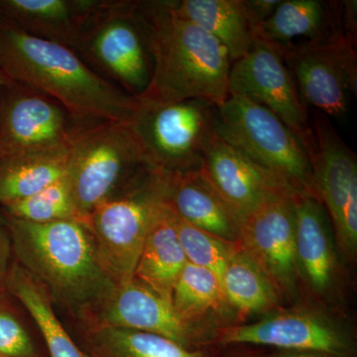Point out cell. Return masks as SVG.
Returning <instances> with one entry per match:
<instances>
[{"label":"cell","mask_w":357,"mask_h":357,"mask_svg":"<svg viewBox=\"0 0 357 357\" xmlns=\"http://www.w3.org/2000/svg\"><path fill=\"white\" fill-rule=\"evenodd\" d=\"M342 30L345 39L356 47L357 38V1L345 0L342 1Z\"/></svg>","instance_id":"d6a6232c"},{"label":"cell","mask_w":357,"mask_h":357,"mask_svg":"<svg viewBox=\"0 0 357 357\" xmlns=\"http://www.w3.org/2000/svg\"><path fill=\"white\" fill-rule=\"evenodd\" d=\"M215 135L296 191L317 196L311 159L304 143L273 112L246 96L229 93L215 107Z\"/></svg>","instance_id":"8992f818"},{"label":"cell","mask_w":357,"mask_h":357,"mask_svg":"<svg viewBox=\"0 0 357 357\" xmlns=\"http://www.w3.org/2000/svg\"><path fill=\"white\" fill-rule=\"evenodd\" d=\"M72 50L126 95L140 98L149 86L152 57L138 0H100Z\"/></svg>","instance_id":"5b68a950"},{"label":"cell","mask_w":357,"mask_h":357,"mask_svg":"<svg viewBox=\"0 0 357 357\" xmlns=\"http://www.w3.org/2000/svg\"><path fill=\"white\" fill-rule=\"evenodd\" d=\"M91 123L41 91L11 81L0 91V159L70 146Z\"/></svg>","instance_id":"9c48e42d"},{"label":"cell","mask_w":357,"mask_h":357,"mask_svg":"<svg viewBox=\"0 0 357 357\" xmlns=\"http://www.w3.org/2000/svg\"><path fill=\"white\" fill-rule=\"evenodd\" d=\"M0 210L2 215L29 222H81L67 176L29 198L0 206Z\"/></svg>","instance_id":"83f0119b"},{"label":"cell","mask_w":357,"mask_h":357,"mask_svg":"<svg viewBox=\"0 0 357 357\" xmlns=\"http://www.w3.org/2000/svg\"><path fill=\"white\" fill-rule=\"evenodd\" d=\"M294 197L273 199L245 218L241 223L239 238V244L265 272L281 298L289 300L297 299L299 281Z\"/></svg>","instance_id":"9a60e30c"},{"label":"cell","mask_w":357,"mask_h":357,"mask_svg":"<svg viewBox=\"0 0 357 357\" xmlns=\"http://www.w3.org/2000/svg\"><path fill=\"white\" fill-rule=\"evenodd\" d=\"M144 20L152 76L138 100L143 103H173L188 100L222 105L229 96L231 59L213 35L173 15L161 0L139 1Z\"/></svg>","instance_id":"7a4b0ae2"},{"label":"cell","mask_w":357,"mask_h":357,"mask_svg":"<svg viewBox=\"0 0 357 357\" xmlns=\"http://www.w3.org/2000/svg\"><path fill=\"white\" fill-rule=\"evenodd\" d=\"M202 170L239 223L273 199L299 194L287 181L230 146L215 133L206 145Z\"/></svg>","instance_id":"4fadbf2b"},{"label":"cell","mask_w":357,"mask_h":357,"mask_svg":"<svg viewBox=\"0 0 357 357\" xmlns=\"http://www.w3.org/2000/svg\"><path fill=\"white\" fill-rule=\"evenodd\" d=\"M141 103L131 126L148 165L169 175L201 170L206 145L215 133V105L198 100Z\"/></svg>","instance_id":"ba28073f"},{"label":"cell","mask_w":357,"mask_h":357,"mask_svg":"<svg viewBox=\"0 0 357 357\" xmlns=\"http://www.w3.org/2000/svg\"><path fill=\"white\" fill-rule=\"evenodd\" d=\"M11 81H13V79L7 76L6 72H4V70L1 69V67H0V91H2V89H3L6 84L10 83Z\"/></svg>","instance_id":"e575fe53"},{"label":"cell","mask_w":357,"mask_h":357,"mask_svg":"<svg viewBox=\"0 0 357 357\" xmlns=\"http://www.w3.org/2000/svg\"><path fill=\"white\" fill-rule=\"evenodd\" d=\"M168 175V204L178 218L206 234L239 243L241 223L204 171Z\"/></svg>","instance_id":"ffe728a7"},{"label":"cell","mask_w":357,"mask_h":357,"mask_svg":"<svg viewBox=\"0 0 357 357\" xmlns=\"http://www.w3.org/2000/svg\"><path fill=\"white\" fill-rule=\"evenodd\" d=\"M280 2L281 0H243L244 13L251 29L266 21Z\"/></svg>","instance_id":"4dcf8cb0"},{"label":"cell","mask_w":357,"mask_h":357,"mask_svg":"<svg viewBox=\"0 0 357 357\" xmlns=\"http://www.w3.org/2000/svg\"><path fill=\"white\" fill-rule=\"evenodd\" d=\"M169 13L213 35L229 51L231 62L244 57L255 44L243 0H161Z\"/></svg>","instance_id":"7402d4cb"},{"label":"cell","mask_w":357,"mask_h":357,"mask_svg":"<svg viewBox=\"0 0 357 357\" xmlns=\"http://www.w3.org/2000/svg\"><path fill=\"white\" fill-rule=\"evenodd\" d=\"M88 328L109 326L160 335L185 349H199L204 342L196 326L178 318L172 305L133 278L115 285L84 321Z\"/></svg>","instance_id":"5bb4252c"},{"label":"cell","mask_w":357,"mask_h":357,"mask_svg":"<svg viewBox=\"0 0 357 357\" xmlns=\"http://www.w3.org/2000/svg\"><path fill=\"white\" fill-rule=\"evenodd\" d=\"M70 146L0 159V206L29 198L65 178Z\"/></svg>","instance_id":"603a6c76"},{"label":"cell","mask_w":357,"mask_h":357,"mask_svg":"<svg viewBox=\"0 0 357 357\" xmlns=\"http://www.w3.org/2000/svg\"><path fill=\"white\" fill-rule=\"evenodd\" d=\"M342 1L281 0L264 22L252 28L255 39L281 52L301 45L323 43L344 36Z\"/></svg>","instance_id":"e0dca14e"},{"label":"cell","mask_w":357,"mask_h":357,"mask_svg":"<svg viewBox=\"0 0 357 357\" xmlns=\"http://www.w3.org/2000/svg\"><path fill=\"white\" fill-rule=\"evenodd\" d=\"M2 218L15 261L46 288L53 302L82 321L116 285L98 261L93 238L83 223Z\"/></svg>","instance_id":"3957f363"},{"label":"cell","mask_w":357,"mask_h":357,"mask_svg":"<svg viewBox=\"0 0 357 357\" xmlns=\"http://www.w3.org/2000/svg\"><path fill=\"white\" fill-rule=\"evenodd\" d=\"M174 220L178 241L188 262L208 270L217 277L220 284L236 243H227L197 229L178 218L175 213Z\"/></svg>","instance_id":"f1b7e54d"},{"label":"cell","mask_w":357,"mask_h":357,"mask_svg":"<svg viewBox=\"0 0 357 357\" xmlns=\"http://www.w3.org/2000/svg\"><path fill=\"white\" fill-rule=\"evenodd\" d=\"M356 47L344 36L279 52L305 107L344 119L356 96Z\"/></svg>","instance_id":"8fae6325"},{"label":"cell","mask_w":357,"mask_h":357,"mask_svg":"<svg viewBox=\"0 0 357 357\" xmlns=\"http://www.w3.org/2000/svg\"><path fill=\"white\" fill-rule=\"evenodd\" d=\"M171 305L178 318L195 326L204 314L225 304L217 277L188 262L174 286Z\"/></svg>","instance_id":"4316f807"},{"label":"cell","mask_w":357,"mask_h":357,"mask_svg":"<svg viewBox=\"0 0 357 357\" xmlns=\"http://www.w3.org/2000/svg\"><path fill=\"white\" fill-rule=\"evenodd\" d=\"M167 203L168 175L145 166L89 215L84 227L116 285L134 278L150 225Z\"/></svg>","instance_id":"277c9868"},{"label":"cell","mask_w":357,"mask_h":357,"mask_svg":"<svg viewBox=\"0 0 357 357\" xmlns=\"http://www.w3.org/2000/svg\"><path fill=\"white\" fill-rule=\"evenodd\" d=\"M0 357H7V356H1V354H0Z\"/></svg>","instance_id":"d590c367"},{"label":"cell","mask_w":357,"mask_h":357,"mask_svg":"<svg viewBox=\"0 0 357 357\" xmlns=\"http://www.w3.org/2000/svg\"><path fill=\"white\" fill-rule=\"evenodd\" d=\"M145 166L131 123L96 122L82 129L70 146L67 175L81 222Z\"/></svg>","instance_id":"52a82bcc"},{"label":"cell","mask_w":357,"mask_h":357,"mask_svg":"<svg viewBox=\"0 0 357 357\" xmlns=\"http://www.w3.org/2000/svg\"><path fill=\"white\" fill-rule=\"evenodd\" d=\"M100 0H0V20L72 49Z\"/></svg>","instance_id":"d6986e66"},{"label":"cell","mask_w":357,"mask_h":357,"mask_svg":"<svg viewBox=\"0 0 357 357\" xmlns=\"http://www.w3.org/2000/svg\"><path fill=\"white\" fill-rule=\"evenodd\" d=\"M229 88V93L246 96L273 112L300 138L309 152L312 140L309 112L278 52L255 39L251 50L232 63Z\"/></svg>","instance_id":"7c38bea8"},{"label":"cell","mask_w":357,"mask_h":357,"mask_svg":"<svg viewBox=\"0 0 357 357\" xmlns=\"http://www.w3.org/2000/svg\"><path fill=\"white\" fill-rule=\"evenodd\" d=\"M293 204L299 279L312 292L325 295L333 288L337 272L332 222L318 197L300 192L294 197Z\"/></svg>","instance_id":"ac0fdd59"},{"label":"cell","mask_w":357,"mask_h":357,"mask_svg":"<svg viewBox=\"0 0 357 357\" xmlns=\"http://www.w3.org/2000/svg\"><path fill=\"white\" fill-rule=\"evenodd\" d=\"M225 304L244 314L274 309L280 294L255 260L236 243L220 281Z\"/></svg>","instance_id":"d4e9b609"},{"label":"cell","mask_w":357,"mask_h":357,"mask_svg":"<svg viewBox=\"0 0 357 357\" xmlns=\"http://www.w3.org/2000/svg\"><path fill=\"white\" fill-rule=\"evenodd\" d=\"M6 290L29 312L50 357H93L79 349L59 321L46 288L16 261L11 263Z\"/></svg>","instance_id":"cb8c5ba5"},{"label":"cell","mask_w":357,"mask_h":357,"mask_svg":"<svg viewBox=\"0 0 357 357\" xmlns=\"http://www.w3.org/2000/svg\"><path fill=\"white\" fill-rule=\"evenodd\" d=\"M309 149L317 196L328 211L340 248L354 256L357 250V161L328 121L314 110Z\"/></svg>","instance_id":"30bf717a"},{"label":"cell","mask_w":357,"mask_h":357,"mask_svg":"<svg viewBox=\"0 0 357 357\" xmlns=\"http://www.w3.org/2000/svg\"><path fill=\"white\" fill-rule=\"evenodd\" d=\"M260 357H330L326 354L309 351H280Z\"/></svg>","instance_id":"836d02e7"},{"label":"cell","mask_w":357,"mask_h":357,"mask_svg":"<svg viewBox=\"0 0 357 357\" xmlns=\"http://www.w3.org/2000/svg\"><path fill=\"white\" fill-rule=\"evenodd\" d=\"M13 255L10 237L4 223L3 218L0 213V300L4 299L6 295V283L10 269V258Z\"/></svg>","instance_id":"1f68e13d"},{"label":"cell","mask_w":357,"mask_h":357,"mask_svg":"<svg viewBox=\"0 0 357 357\" xmlns=\"http://www.w3.org/2000/svg\"><path fill=\"white\" fill-rule=\"evenodd\" d=\"M187 263L167 203L150 225L134 278L171 304L174 286Z\"/></svg>","instance_id":"44dd1931"},{"label":"cell","mask_w":357,"mask_h":357,"mask_svg":"<svg viewBox=\"0 0 357 357\" xmlns=\"http://www.w3.org/2000/svg\"><path fill=\"white\" fill-rule=\"evenodd\" d=\"M89 356L93 357H211L204 349H189L168 338L137 331L88 328Z\"/></svg>","instance_id":"484cf974"},{"label":"cell","mask_w":357,"mask_h":357,"mask_svg":"<svg viewBox=\"0 0 357 357\" xmlns=\"http://www.w3.org/2000/svg\"><path fill=\"white\" fill-rule=\"evenodd\" d=\"M218 340L223 344H255L281 351H309L345 356L351 344L332 319L307 310L281 312L249 325L229 326Z\"/></svg>","instance_id":"2e32d148"},{"label":"cell","mask_w":357,"mask_h":357,"mask_svg":"<svg viewBox=\"0 0 357 357\" xmlns=\"http://www.w3.org/2000/svg\"><path fill=\"white\" fill-rule=\"evenodd\" d=\"M0 354L7 357H34L31 338L4 300H0Z\"/></svg>","instance_id":"f546056e"},{"label":"cell","mask_w":357,"mask_h":357,"mask_svg":"<svg viewBox=\"0 0 357 357\" xmlns=\"http://www.w3.org/2000/svg\"><path fill=\"white\" fill-rule=\"evenodd\" d=\"M0 67L14 82L50 96L84 122L132 123L142 103L105 81L72 49L0 20Z\"/></svg>","instance_id":"6da1fadb"}]
</instances>
